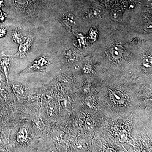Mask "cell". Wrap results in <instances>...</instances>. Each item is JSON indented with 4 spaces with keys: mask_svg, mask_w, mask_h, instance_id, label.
I'll list each match as a JSON object with an SVG mask.
<instances>
[{
    "mask_svg": "<svg viewBox=\"0 0 152 152\" xmlns=\"http://www.w3.org/2000/svg\"><path fill=\"white\" fill-rule=\"evenodd\" d=\"M50 62L45 56L39 57L36 59L28 66L21 71L20 74L28 73L34 72H44L50 65Z\"/></svg>",
    "mask_w": 152,
    "mask_h": 152,
    "instance_id": "1",
    "label": "cell"
},
{
    "mask_svg": "<svg viewBox=\"0 0 152 152\" xmlns=\"http://www.w3.org/2000/svg\"><path fill=\"white\" fill-rule=\"evenodd\" d=\"M34 38L31 35L27 36L26 40L20 44L18 51L14 55V58H23L27 56L34 43Z\"/></svg>",
    "mask_w": 152,
    "mask_h": 152,
    "instance_id": "2",
    "label": "cell"
},
{
    "mask_svg": "<svg viewBox=\"0 0 152 152\" xmlns=\"http://www.w3.org/2000/svg\"><path fill=\"white\" fill-rule=\"evenodd\" d=\"M28 130L26 128H21L17 133L16 140L20 143L26 144L28 140Z\"/></svg>",
    "mask_w": 152,
    "mask_h": 152,
    "instance_id": "3",
    "label": "cell"
},
{
    "mask_svg": "<svg viewBox=\"0 0 152 152\" xmlns=\"http://www.w3.org/2000/svg\"><path fill=\"white\" fill-rule=\"evenodd\" d=\"M12 41L15 43L20 44L26 40V37H24L22 34L21 31L19 28H16L12 33Z\"/></svg>",
    "mask_w": 152,
    "mask_h": 152,
    "instance_id": "4",
    "label": "cell"
},
{
    "mask_svg": "<svg viewBox=\"0 0 152 152\" xmlns=\"http://www.w3.org/2000/svg\"><path fill=\"white\" fill-rule=\"evenodd\" d=\"M124 52L123 47L119 45H114L110 49V54L112 57L115 59L121 58L124 54Z\"/></svg>",
    "mask_w": 152,
    "mask_h": 152,
    "instance_id": "5",
    "label": "cell"
},
{
    "mask_svg": "<svg viewBox=\"0 0 152 152\" xmlns=\"http://www.w3.org/2000/svg\"><path fill=\"white\" fill-rule=\"evenodd\" d=\"M0 66L5 74L6 77L7 78L10 67V59L8 57H4L2 58L0 61Z\"/></svg>",
    "mask_w": 152,
    "mask_h": 152,
    "instance_id": "6",
    "label": "cell"
},
{
    "mask_svg": "<svg viewBox=\"0 0 152 152\" xmlns=\"http://www.w3.org/2000/svg\"><path fill=\"white\" fill-rule=\"evenodd\" d=\"M63 20L66 22L67 23L72 26H74L76 24L75 18L73 15L72 14H65L64 15L62 18Z\"/></svg>",
    "mask_w": 152,
    "mask_h": 152,
    "instance_id": "7",
    "label": "cell"
},
{
    "mask_svg": "<svg viewBox=\"0 0 152 152\" xmlns=\"http://www.w3.org/2000/svg\"><path fill=\"white\" fill-rule=\"evenodd\" d=\"M143 64L146 68L151 67L152 64L151 57L150 56H147L144 57L143 60Z\"/></svg>",
    "mask_w": 152,
    "mask_h": 152,
    "instance_id": "8",
    "label": "cell"
},
{
    "mask_svg": "<svg viewBox=\"0 0 152 152\" xmlns=\"http://www.w3.org/2000/svg\"><path fill=\"white\" fill-rule=\"evenodd\" d=\"M127 134L125 131H123L120 134L119 140L121 142H124L126 140Z\"/></svg>",
    "mask_w": 152,
    "mask_h": 152,
    "instance_id": "9",
    "label": "cell"
},
{
    "mask_svg": "<svg viewBox=\"0 0 152 152\" xmlns=\"http://www.w3.org/2000/svg\"><path fill=\"white\" fill-rule=\"evenodd\" d=\"M7 29L6 27L0 26V38L5 37L7 34Z\"/></svg>",
    "mask_w": 152,
    "mask_h": 152,
    "instance_id": "10",
    "label": "cell"
},
{
    "mask_svg": "<svg viewBox=\"0 0 152 152\" xmlns=\"http://www.w3.org/2000/svg\"><path fill=\"white\" fill-rule=\"evenodd\" d=\"M6 17H7L6 14L1 10H0V21H4Z\"/></svg>",
    "mask_w": 152,
    "mask_h": 152,
    "instance_id": "11",
    "label": "cell"
},
{
    "mask_svg": "<svg viewBox=\"0 0 152 152\" xmlns=\"http://www.w3.org/2000/svg\"><path fill=\"white\" fill-rule=\"evenodd\" d=\"M86 126L87 127H91V126L92 123L91 122V121H90V120H87L86 121Z\"/></svg>",
    "mask_w": 152,
    "mask_h": 152,
    "instance_id": "12",
    "label": "cell"
},
{
    "mask_svg": "<svg viewBox=\"0 0 152 152\" xmlns=\"http://www.w3.org/2000/svg\"><path fill=\"white\" fill-rule=\"evenodd\" d=\"M107 152H116V151H115V150H114L113 149H112L111 148H109L107 149Z\"/></svg>",
    "mask_w": 152,
    "mask_h": 152,
    "instance_id": "13",
    "label": "cell"
},
{
    "mask_svg": "<svg viewBox=\"0 0 152 152\" xmlns=\"http://www.w3.org/2000/svg\"><path fill=\"white\" fill-rule=\"evenodd\" d=\"M3 3H4V1L3 0H0V8L3 5Z\"/></svg>",
    "mask_w": 152,
    "mask_h": 152,
    "instance_id": "14",
    "label": "cell"
}]
</instances>
